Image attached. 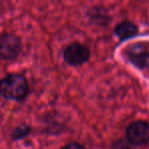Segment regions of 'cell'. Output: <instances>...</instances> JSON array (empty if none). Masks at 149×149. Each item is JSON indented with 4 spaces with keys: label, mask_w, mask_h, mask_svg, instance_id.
<instances>
[{
    "label": "cell",
    "mask_w": 149,
    "mask_h": 149,
    "mask_svg": "<svg viewBox=\"0 0 149 149\" xmlns=\"http://www.w3.org/2000/svg\"><path fill=\"white\" fill-rule=\"evenodd\" d=\"M29 93V83L25 76L10 74L0 80V95L15 101H23Z\"/></svg>",
    "instance_id": "6da1fadb"
},
{
    "label": "cell",
    "mask_w": 149,
    "mask_h": 149,
    "mask_svg": "<svg viewBox=\"0 0 149 149\" xmlns=\"http://www.w3.org/2000/svg\"><path fill=\"white\" fill-rule=\"evenodd\" d=\"M126 139L133 146H144L149 143V124L145 120H136L126 130Z\"/></svg>",
    "instance_id": "7a4b0ae2"
},
{
    "label": "cell",
    "mask_w": 149,
    "mask_h": 149,
    "mask_svg": "<svg viewBox=\"0 0 149 149\" xmlns=\"http://www.w3.org/2000/svg\"><path fill=\"white\" fill-rule=\"evenodd\" d=\"M22 51V41L17 35L5 33L0 36V59L13 60Z\"/></svg>",
    "instance_id": "3957f363"
},
{
    "label": "cell",
    "mask_w": 149,
    "mask_h": 149,
    "mask_svg": "<svg viewBox=\"0 0 149 149\" xmlns=\"http://www.w3.org/2000/svg\"><path fill=\"white\" fill-rule=\"evenodd\" d=\"M90 52L87 46L81 43H72L64 49L63 59L68 64L72 66H79L89 61Z\"/></svg>",
    "instance_id": "277c9868"
},
{
    "label": "cell",
    "mask_w": 149,
    "mask_h": 149,
    "mask_svg": "<svg viewBox=\"0 0 149 149\" xmlns=\"http://www.w3.org/2000/svg\"><path fill=\"white\" fill-rule=\"evenodd\" d=\"M128 60L141 70H149V52L142 45H134L127 51Z\"/></svg>",
    "instance_id": "5b68a950"
},
{
    "label": "cell",
    "mask_w": 149,
    "mask_h": 149,
    "mask_svg": "<svg viewBox=\"0 0 149 149\" xmlns=\"http://www.w3.org/2000/svg\"><path fill=\"white\" fill-rule=\"evenodd\" d=\"M138 32V26L131 21H123L118 23L114 28V34L120 41L135 37Z\"/></svg>",
    "instance_id": "8992f818"
},
{
    "label": "cell",
    "mask_w": 149,
    "mask_h": 149,
    "mask_svg": "<svg viewBox=\"0 0 149 149\" xmlns=\"http://www.w3.org/2000/svg\"><path fill=\"white\" fill-rule=\"evenodd\" d=\"M88 19H90L92 24L94 25L104 27L110 21V17L108 15L107 11L101 7H93L88 11Z\"/></svg>",
    "instance_id": "52a82bcc"
},
{
    "label": "cell",
    "mask_w": 149,
    "mask_h": 149,
    "mask_svg": "<svg viewBox=\"0 0 149 149\" xmlns=\"http://www.w3.org/2000/svg\"><path fill=\"white\" fill-rule=\"evenodd\" d=\"M31 133V128L27 125H22V126L17 127L11 134V138L13 140H21L23 138H26L28 135Z\"/></svg>",
    "instance_id": "ba28073f"
},
{
    "label": "cell",
    "mask_w": 149,
    "mask_h": 149,
    "mask_svg": "<svg viewBox=\"0 0 149 149\" xmlns=\"http://www.w3.org/2000/svg\"><path fill=\"white\" fill-rule=\"evenodd\" d=\"M110 149H134V148H133V145L127 139L126 140L120 139V140H116L112 143Z\"/></svg>",
    "instance_id": "9c48e42d"
},
{
    "label": "cell",
    "mask_w": 149,
    "mask_h": 149,
    "mask_svg": "<svg viewBox=\"0 0 149 149\" xmlns=\"http://www.w3.org/2000/svg\"><path fill=\"white\" fill-rule=\"evenodd\" d=\"M61 149H86L85 146H83L80 143H76V142H72L68 143V144L64 145L63 147H61Z\"/></svg>",
    "instance_id": "30bf717a"
}]
</instances>
